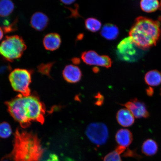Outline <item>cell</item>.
Masks as SVG:
<instances>
[{
    "label": "cell",
    "instance_id": "cell-15",
    "mask_svg": "<svg viewBox=\"0 0 161 161\" xmlns=\"http://www.w3.org/2000/svg\"><path fill=\"white\" fill-rule=\"evenodd\" d=\"M100 35L108 40H115L119 35V29L117 26L112 24H106L102 27Z\"/></svg>",
    "mask_w": 161,
    "mask_h": 161
},
{
    "label": "cell",
    "instance_id": "cell-8",
    "mask_svg": "<svg viewBox=\"0 0 161 161\" xmlns=\"http://www.w3.org/2000/svg\"><path fill=\"white\" fill-rule=\"evenodd\" d=\"M81 59L87 65L102 66L108 68L111 67L112 61L107 55H100L93 50L84 52Z\"/></svg>",
    "mask_w": 161,
    "mask_h": 161
},
{
    "label": "cell",
    "instance_id": "cell-4",
    "mask_svg": "<svg viewBox=\"0 0 161 161\" xmlns=\"http://www.w3.org/2000/svg\"><path fill=\"white\" fill-rule=\"evenodd\" d=\"M26 49L27 46L21 36H7L0 44V55L4 59L12 62L21 58Z\"/></svg>",
    "mask_w": 161,
    "mask_h": 161
},
{
    "label": "cell",
    "instance_id": "cell-23",
    "mask_svg": "<svg viewBox=\"0 0 161 161\" xmlns=\"http://www.w3.org/2000/svg\"><path fill=\"white\" fill-rule=\"evenodd\" d=\"M104 161H122L120 154L114 151L109 153L104 157Z\"/></svg>",
    "mask_w": 161,
    "mask_h": 161
},
{
    "label": "cell",
    "instance_id": "cell-31",
    "mask_svg": "<svg viewBox=\"0 0 161 161\" xmlns=\"http://www.w3.org/2000/svg\"><path fill=\"white\" fill-rule=\"evenodd\" d=\"M8 156V157H9V160L8 159V156H6L5 157V158H3V160H2L1 161H10L9 160V156Z\"/></svg>",
    "mask_w": 161,
    "mask_h": 161
},
{
    "label": "cell",
    "instance_id": "cell-24",
    "mask_svg": "<svg viewBox=\"0 0 161 161\" xmlns=\"http://www.w3.org/2000/svg\"><path fill=\"white\" fill-rule=\"evenodd\" d=\"M17 21L16 20L11 25L4 26L3 27V31L5 33H9L15 31L17 29Z\"/></svg>",
    "mask_w": 161,
    "mask_h": 161
},
{
    "label": "cell",
    "instance_id": "cell-21",
    "mask_svg": "<svg viewBox=\"0 0 161 161\" xmlns=\"http://www.w3.org/2000/svg\"><path fill=\"white\" fill-rule=\"evenodd\" d=\"M55 62L41 64L37 67V71L42 75H46L50 78L51 77L50 72Z\"/></svg>",
    "mask_w": 161,
    "mask_h": 161
},
{
    "label": "cell",
    "instance_id": "cell-3",
    "mask_svg": "<svg viewBox=\"0 0 161 161\" xmlns=\"http://www.w3.org/2000/svg\"><path fill=\"white\" fill-rule=\"evenodd\" d=\"M161 35L158 21L144 17H138L129 31V36L143 50L156 45Z\"/></svg>",
    "mask_w": 161,
    "mask_h": 161
},
{
    "label": "cell",
    "instance_id": "cell-30",
    "mask_svg": "<svg viewBox=\"0 0 161 161\" xmlns=\"http://www.w3.org/2000/svg\"><path fill=\"white\" fill-rule=\"evenodd\" d=\"M3 29L0 27V41L3 39Z\"/></svg>",
    "mask_w": 161,
    "mask_h": 161
},
{
    "label": "cell",
    "instance_id": "cell-1",
    "mask_svg": "<svg viewBox=\"0 0 161 161\" xmlns=\"http://www.w3.org/2000/svg\"><path fill=\"white\" fill-rule=\"evenodd\" d=\"M6 105L11 116L23 128L29 127L32 121L42 124L45 121V106L37 96L19 94L6 102Z\"/></svg>",
    "mask_w": 161,
    "mask_h": 161
},
{
    "label": "cell",
    "instance_id": "cell-27",
    "mask_svg": "<svg viewBox=\"0 0 161 161\" xmlns=\"http://www.w3.org/2000/svg\"><path fill=\"white\" fill-rule=\"evenodd\" d=\"M97 101L96 102V104L98 106H101L103 103L104 97L100 93H98L95 97Z\"/></svg>",
    "mask_w": 161,
    "mask_h": 161
},
{
    "label": "cell",
    "instance_id": "cell-32",
    "mask_svg": "<svg viewBox=\"0 0 161 161\" xmlns=\"http://www.w3.org/2000/svg\"><path fill=\"white\" fill-rule=\"evenodd\" d=\"M159 9H160V10H161V3H160V7Z\"/></svg>",
    "mask_w": 161,
    "mask_h": 161
},
{
    "label": "cell",
    "instance_id": "cell-19",
    "mask_svg": "<svg viewBox=\"0 0 161 161\" xmlns=\"http://www.w3.org/2000/svg\"><path fill=\"white\" fill-rule=\"evenodd\" d=\"M140 4L141 9L147 13L154 12L160 7V3L157 0H142Z\"/></svg>",
    "mask_w": 161,
    "mask_h": 161
},
{
    "label": "cell",
    "instance_id": "cell-12",
    "mask_svg": "<svg viewBox=\"0 0 161 161\" xmlns=\"http://www.w3.org/2000/svg\"><path fill=\"white\" fill-rule=\"evenodd\" d=\"M61 42V38L59 34L52 33L47 34L44 37L43 45L46 50L53 51L59 49Z\"/></svg>",
    "mask_w": 161,
    "mask_h": 161
},
{
    "label": "cell",
    "instance_id": "cell-10",
    "mask_svg": "<svg viewBox=\"0 0 161 161\" xmlns=\"http://www.w3.org/2000/svg\"><path fill=\"white\" fill-rule=\"evenodd\" d=\"M63 78L68 83H78L81 79V70L77 66L73 65H66L63 70Z\"/></svg>",
    "mask_w": 161,
    "mask_h": 161
},
{
    "label": "cell",
    "instance_id": "cell-18",
    "mask_svg": "<svg viewBox=\"0 0 161 161\" xmlns=\"http://www.w3.org/2000/svg\"><path fill=\"white\" fill-rule=\"evenodd\" d=\"M14 9V4L10 0L0 1V17H8L13 13Z\"/></svg>",
    "mask_w": 161,
    "mask_h": 161
},
{
    "label": "cell",
    "instance_id": "cell-22",
    "mask_svg": "<svg viewBox=\"0 0 161 161\" xmlns=\"http://www.w3.org/2000/svg\"><path fill=\"white\" fill-rule=\"evenodd\" d=\"M12 132L11 127L8 123L4 122L0 124V137H9L11 135Z\"/></svg>",
    "mask_w": 161,
    "mask_h": 161
},
{
    "label": "cell",
    "instance_id": "cell-26",
    "mask_svg": "<svg viewBox=\"0 0 161 161\" xmlns=\"http://www.w3.org/2000/svg\"><path fill=\"white\" fill-rule=\"evenodd\" d=\"M43 161H59V158L57 155L54 153H50L48 158Z\"/></svg>",
    "mask_w": 161,
    "mask_h": 161
},
{
    "label": "cell",
    "instance_id": "cell-6",
    "mask_svg": "<svg viewBox=\"0 0 161 161\" xmlns=\"http://www.w3.org/2000/svg\"><path fill=\"white\" fill-rule=\"evenodd\" d=\"M143 50L138 47L130 36L122 40L117 46L116 54L122 61L132 63L140 59Z\"/></svg>",
    "mask_w": 161,
    "mask_h": 161
},
{
    "label": "cell",
    "instance_id": "cell-9",
    "mask_svg": "<svg viewBox=\"0 0 161 161\" xmlns=\"http://www.w3.org/2000/svg\"><path fill=\"white\" fill-rule=\"evenodd\" d=\"M122 105L125 107L136 118H147L150 116L145 104L138 98L131 99Z\"/></svg>",
    "mask_w": 161,
    "mask_h": 161
},
{
    "label": "cell",
    "instance_id": "cell-5",
    "mask_svg": "<svg viewBox=\"0 0 161 161\" xmlns=\"http://www.w3.org/2000/svg\"><path fill=\"white\" fill-rule=\"evenodd\" d=\"M33 70L16 68L10 73L9 79L13 89L24 96H30L29 87L31 82Z\"/></svg>",
    "mask_w": 161,
    "mask_h": 161
},
{
    "label": "cell",
    "instance_id": "cell-25",
    "mask_svg": "<svg viewBox=\"0 0 161 161\" xmlns=\"http://www.w3.org/2000/svg\"><path fill=\"white\" fill-rule=\"evenodd\" d=\"M66 8L69 9L70 12H71V14L70 16V17L77 18L80 17L79 13H78V5L77 3L75 4V7L74 8L69 7H66Z\"/></svg>",
    "mask_w": 161,
    "mask_h": 161
},
{
    "label": "cell",
    "instance_id": "cell-11",
    "mask_svg": "<svg viewBox=\"0 0 161 161\" xmlns=\"http://www.w3.org/2000/svg\"><path fill=\"white\" fill-rule=\"evenodd\" d=\"M49 19L48 16L41 12H37L31 16L30 25L38 31H43L49 25Z\"/></svg>",
    "mask_w": 161,
    "mask_h": 161
},
{
    "label": "cell",
    "instance_id": "cell-2",
    "mask_svg": "<svg viewBox=\"0 0 161 161\" xmlns=\"http://www.w3.org/2000/svg\"><path fill=\"white\" fill-rule=\"evenodd\" d=\"M44 152L36 135L16 130L13 149L9 155L14 161H41Z\"/></svg>",
    "mask_w": 161,
    "mask_h": 161
},
{
    "label": "cell",
    "instance_id": "cell-13",
    "mask_svg": "<svg viewBox=\"0 0 161 161\" xmlns=\"http://www.w3.org/2000/svg\"><path fill=\"white\" fill-rule=\"evenodd\" d=\"M116 118L118 124L125 127L132 126L135 122L134 116L126 108L119 110L117 113Z\"/></svg>",
    "mask_w": 161,
    "mask_h": 161
},
{
    "label": "cell",
    "instance_id": "cell-28",
    "mask_svg": "<svg viewBox=\"0 0 161 161\" xmlns=\"http://www.w3.org/2000/svg\"><path fill=\"white\" fill-rule=\"evenodd\" d=\"M147 93L148 96H152L154 93L153 90L152 88H149L148 89H147Z\"/></svg>",
    "mask_w": 161,
    "mask_h": 161
},
{
    "label": "cell",
    "instance_id": "cell-16",
    "mask_svg": "<svg viewBox=\"0 0 161 161\" xmlns=\"http://www.w3.org/2000/svg\"><path fill=\"white\" fill-rule=\"evenodd\" d=\"M144 80L148 85L156 86L161 84V73L157 70H152L146 74Z\"/></svg>",
    "mask_w": 161,
    "mask_h": 161
},
{
    "label": "cell",
    "instance_id": "cell-29",
    "mask_svg": "<svg viewBox=\"0 0 161 161\" xmlns=\"http://www.w3.org/2000/svg\"><path fill=\"white\" fill-rule=\"evenodd\" d=\"M72 62L74 64H78L80 63V60L79 58H74L72 59Z\"/></svg>",
    "mask_w": 161,
    "mask_h": 161
},
{
    "label": "cell",
    "instance_id": "cell-7",
    "mask_svg": "<svg viewBox=\"0 0 161 161\" xmlns=\"http://www.w3.org/2000/svg\"><path fill=\"white\" fill-rule=\"evenodd\" d=\"M86 134L90 142L99 146L106 143L109 135L107 126L102 122L90 124L86 128Z\"/></svg>",
    "mask_w": 161,
    "mask_h": 161
},
{
    "label": "cell",
    "instance_id": "cell-14",
    "mask_svg": "<svg viewBox=\"0 0 161 161\" xmlns=\"http://www.w3.org/2000/svg\"><path fill=\"white\" fill-rule=\"evenodd\" d=\"M115 139L119 146L126 148L130 145L133 141V135L130 131L127 129H122L118 131Z\"/></svg>",
    "mask_w": 161,
    "mask_h": 161
},
{
    "label": "cell",
    "instance_id": "cell-17",
    "mask_svg": "<svg viewBox=\"0 0 161 161\" xmlns=\"http://www.w3.org/2000/svg\"><path fill=\"white\" fill-rule=\"evenodd\" d=\"M158 150V144L156 141L152 139H148L145 141L142 147V153L148 156L154 155Z\"/></svg>",
    "mask_w": 161,
    "mask_h": 161
},
{
    "label": "cell",
    "instance_id": "cell-20",
    "mask_svg": "<svg viewBox=\"0 0 161 161\" xmlns=\"http://www.w3.org/2000/svg\"><path fill=\"white\" fill-rule=\"evenodd\" d=\"M85 25L86 29L92 33L99 31L102 27L101 22L94 18H89L86 19Z\"/></svg>",
    "mask_w": 161,
    "mask_h": 161
}]
</instances>
